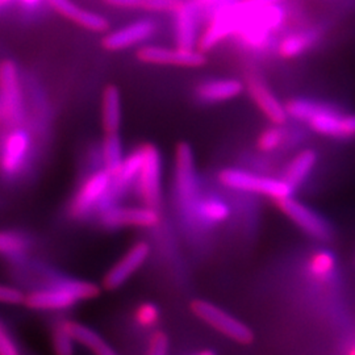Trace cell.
<instances>
[{
  "label": "cell",
  "mask_w": 355,
  "mask_h": 355,
  "mask_svg": "<svg viewBox=\"0 0 355 355\" xmlns=\"http://www.w3.org/2000/svg\"><path fill=\"white\" fill-rule=\"evenodd\" d=\"M101 295V287L87 280L61 278L49 287L26 295L24 304L33 311H62L82 300H91Z\"/></svg>",
  "instance_id": "6da1fadb"
},
{
  "label": "cell",
  "mask_w": 355,
  "mask_h": 355,
  "mask_svg": "<svg viewBox=\"0 0 355 355\" xmlns=\"http://www.w3.org/2000/svg\"><path fill=\"white\" fill-rule=\"evenodd\" d=\"M220 183L230 190L252 192L280 200L291 198L295 187L283 178L265 177L240 168H224L218 174Z\"/></svg>",
  "instance_id": "7a4b0ae2"
},
{
  "label": "cell",
  "mask_w": 355,
  "mask_h": 355,
  "mask_svg": "<svg viewBox=\"0 0 355 355\" xmlns=\"http://www.w3.org/2000/svg\"><path fill=\"white\" fill-rule=\"evenodd\" d=\"M190 308L191 312L196 318H200L207 325L212 327L232 341L241 345H250L253 343L254 334L252 329L240 320L225 312L223 308L202 299L191 302Z\"/></svg>",
  "instance_id": "3957f363"
},
{
  "label": "cell",
  "mask_w": 355,
  "mask_h": 355,
  "mask_svg": "<svg viewBox=\"0 0 355 355\" xmlns=\"http://www.w3.org/2000/svg\"><path fill=\"white\" fill-rule=\"evenodd\" d=\"M175 191L179 207L193 212L199 204V183L193 153L187 142H179L175 149Z\"/></svg>",
  "instance_id": "277c9868"
},
{
  "label": "cell",
  "mask_w": 355,
  "mask_h": 355,
  "mask_svg": "<svg viewBox=\"0 0 355 355\" xmlns=\"http://www.w3.org/2000/svg\"><path fill=\"white\" fill-rule=\"evenodd\" d=\"M142 155L139 173V192L144 205L159 209L162 203V159L155 145L144 144L139 148Z\"/></svg>",
  "instance_id": "5b68a950"
},
{
  "label": "cell",
  "mask_w": 355,
  "mask_h": 355,
  "mask_svg": "<svg viewBox=\"0 0 355 355\" xmlns=\"http://www.w3.org/2000/svg\"><path fill=\"white\" fill-rule=\"evenodd\" d=\"M0 104L3 121L10 125H17L24 114L23 92L17 66L11 60L0 62Z\"/></svg>",
  "instance_id": "8992f818"
},
{
  "label": "cell",
  "mask_w": 355,
  "mask_h": 355,
  "mask_svg": "<svg viewBox=\"0 0 355 355\" xmlns=\"http://www.w3.org/2000/svg\"><path fill=\"white\" fill-rule=\"evenodd\" d=\"M150 255V246L145 241L133 243L103 278V287L108 291L120 288L129 278L140 270Z\"/></svg>",
  "instance_id": "52a82bcc"
},
{
  "label": "cell",
  "mask_w": 355,
  "mask_h": 355,
  "mask_svg": "<svg viewBox=\"0 0 355 355\" xmlns=\"http://www.w3.org/2000/svg\"><path fill=\"white\" fill-rule=\"evenodd\" d=\"M101 223L108 228L121 227H137V228H153L161 223L159 211L144 205V207H110L104 209L101 215Z\"/></svg>",
  "instance_id": "ba28073f"
},
{
  "label": "cell",
  "mask_w": 355,
  "mask_h": 355,
  "mask_svg": "<svg viewBox=\"0 0 355 355\" xmlns=\"http://www.w3.org/2000/svg\"><path fill=\"white\" fill-rule=\"evenodd\" d=\"M282 214L287 216L292 223H295L299 228L304 230L308 236L318 241H327L331 236L329 225L311 208L300 203L293 198H286L275 200Z\"/></svg>",
  "instance_id": "9c48e42d"
},
{
  "label": "cell",
  "mask_w": 355,
  "mask_h": 355,
  "mask_svg": "<svg viewBox=\"0 0 355 355\" xmlns=\"http://www.w3.org/2000/svg\"><path fill=\"white\" fill-rule=\"evenodd\" d=\"M112 186V175L105 170H99L91 174L80 186L76 196L73 198L70 214L76 218H82L89 215V211L98 205L103 196Z\"/></svg>",
  "instance_id": "30bf717a"
},
{
  "label": "cell",
  "mask_w": 355,
  "mask_h": 355,
  "mask_svg": "<svg viewBox=\"0 0 355 355\" xmlns=\"http://www.w3.org/2000/svg\"><path fill=\"white\" fill-rule=\"evenodd\" d=\"M306 124L313 132L327 137L349 139L355 136V114H341L322 103Z\"/></svg>",
  "instance_id": "8fae6325"
},
{
  "label": "cell",
  "mask_w": 355,
  "mask_h": 355,
  "mask_svg": "<svg viewBox=\"0 0 355 355\" xmlns=\"http://www.w3.org/2000/svg\"><path fill=\"white\" fill-rule=\"evenodd\" d=\"M137 58L144 64H173L180 67H202L207 64L205 53L199 49H170L162 46H142Z\"/></svg>",
  "instance_id": "7c38bea8"
},
{
  "label": "cell",
  "mask_w": 355,
  "mask_h": 355,
  "mask_svg": "<svg viewBox=\"0 0 355 355\" xmlns=\"http://www.w3.org/2000/svg\"><path fill=\"white\" fill-rule=\"evenodd\" d=\"M245 89H248L254 104L266 116L267 120L271 121V124L283 125L287 121L288 114L286 107L278 101L272 91L268 89L261 76L255 74L248 76L245 80Z\"/></svg>",
  "instance_id": "4fadbf2b"
},
{
  "label": "cell",
  "mask_w": 355,
  "mask_h": 355,
  "mask_svg": "<svg viewBox=\"0 0 355 355\" xmlns=\"http://www.w3.org/2000/svg\"><path fill=\"white\" fill-rule=\"evenodd\" d=\"M155 29L157 26L153 20L135 21L104 36L102 40L103 48L108 51H124L152 37Z\"/></svg>",
  "instance_id": "5bb4252c"
},
{
  "label": "cell",
  "mask_w": 355,
  "mask_h": 355,
  "mask_svg": "<svg viewBox=\"0 0 355 355\" xmlns=\"http://www.w3.org/2000/svg\"><path fill=\"white\" fill-rule=\"evenodd\" d=\"M29 145V136L21 129H15L7 136L0 154V167L6 174L13 175L19 173L26 162Z\"/></svg>",
  "instance_id": "9a60e30c"
},
{
  "label": "cell",
  "mask_w": 355,
  "mask_h": 355,
  "mask_svg": "<svg viewBox=\"0 0 355 355\" xmlns=\"http://www.w3.org/2000/svg\"><path fill=\"white\" fill-rule=\"evenodd\" d=\"M51 8L76 26L91 32L105 33L110 29V21L98 13L79 8L71 0H46Z\"/></svg>",
  "instance_id": "2e32d148"
},
{
  "label": "cell",
  "mask_w": 355,
  "mask_h": 355,
  "mask_svg": "<svg viewBox=\"0 0 355 355\" xmlns=\"http://www.w3.org/2000/svg\"><path fill=\"white\" fill-rule=\"evenodd\" d=\"M245 83L239 79H214L198 86L196 95L205 103L228 102L241 95Z\"/></svg>",
  "instance_id": "e0dca14e"
},
{
  "label": "cell",
  "mask_w": 355,
  "mask_h": 355,
  "mask_svg": "<svg viewBox=\"0 0 355 355\" xmlns=\"http://www.w3.org/2000/svg\"><path fill=\"white\" fill-rule=\"evenodd\" d=\"M102 124L105 135L119 133L121 125V96L114 85H108L103 91Z\"/></svg>",
  "instance_id": "ac0fdd59"
},
{
  "label": "cell",
  "mask_w": 355,
  "mask_h": 355,
  "mask_svg": "<svg viewBox=\"0 0 355 355\" xmlns=\"http://www.w3.org/2000/svg\"><path fill=\"white\" fill-rule=\"evenodd\" d=\"M318 162V154L312 149H304L297 153L286 167L283 179L288 182L292 187H297L311 174Z\"/></svg>",
  "instance_id": "d6986e66"
},
{
  "label": "cell",
  "mask_w": 355,
  "mask_h": 355,
  "mask_svg": "<svg viewBox=\"0 0 355 355\" xmlns=\"http://www.w3.org/2000/svg\"><path fill=\"white\" fill-rule=\"evenodd\" d=\"M67 322H69V328H70V331H71L76 343L89 347L94 354L119 355L95 330L91 329L87 325L76 322V321H70V320H67Z\"/></svg>",
  "instance_id": "ffe728a7"
},
{
  "label": "cell",
  "mask_w": 355,
  "mask_h": 355,
  "mask_svg": "<svg viewBox=\"0 0 355 355\" xmlns=\"http://www.w3.org/2000/svg\"><path fill=\"white\" fill-rule=\"evenodd\" d=\"M177 16V46L180 49H195L196 44V28L195 13L192 4H184Z\"/></svg>",
  "instance_id": "44dd1931"
},
{
  "label": "cell",
  "mask_w": 355,
  "mask_h": 355,
  "mask_svg": "<svg viewBox=\"0 0 355 355\" xmlns=\"http://www.w3.org/2000/svg\"><path fill=\"white\" fill-rule=\"evenodd\" d=\"M104 3L119 8H142L154 12H177L184 0H103Z\"/></svg>",
  "instance_id": "7402d4cb"
},
{
  "label": "cell",
  "mask_w": 355,
  "mask_h": 355,
  "mask_svg": "<svg viewBox=\"0 0 355 355\" xmlns=\"http://www.w3.org/2000/svg\"><path fill=\"white\" fill-rule=\"evenodd\" d=\"M103 162L104 168L114 177L124 162L123 145L119 133L105 135L103 141Z\"/></svg>",
  "instance_id": "603a6c76"
},
{
  "label": "cell",
  "mask_w": 355,
  "mask_h": 355,
  "mask_svg": "<svg viewBox=\"0 0 355 355\" xmlns=\"http://www.w3.org/2000/svg\"><path fill=\"white\" fill-rule=\"evenodd\" d=\"M141 164H142V155L139 149L125 157L120 170L116 173V175L112 177V186H114V189L123 190L133 182L135 178L139 177Z\"/></svg>",
  "instance_id": "cb8c5ba5"
},
{
  "label": "cell",
  "mask_w": 355,
  "mask_h": 355,
  "mask_svg": "<svg viewBox=\"0 0 355 355\" xmlns=\"http://www.w3.org/2000/svg\"><path fill=\"white\" fill-rule=\"evenodd\" d=\"M308 271L312 278L325 282L333 277L336 268V258L328 250H318L312 254L308 261Z\"/></svg>",
  "instance_id": "d4e9b609"
},
{
  "label": "cell",
  "mask_w": 355,
  "mask_h": 355,
  "mask_svg": "<svg viewBox=\"0 0 355 355\" xmlns=\"http://www.w3.org/2000/svg\"><path fill=\"white\" fill-rule=\"evenodd\" d=\"M315 41L312 33H291L283 38L279 44V54L284 58H296L308 51Z\"/></svg>",
  "instance_id": "484cf974"
},
{
  "label": "cell",
  "mask_w": 355,
  "mask_h": 355,
  "mask_svg": "<svg viewBox=\"0 0 355 355\" xmlns=\"http://www.w3.org/2000/svg\"><path fill=\"white\" fill-rule=\"evenodd\" d=\"M53 350L55 355H74V337L69 328L67 320L57 322L53 329Z\"/></svg>",
  "instance_id": "4316f807"
},
{
  "label": "cell",
  "mask_w": 355,
  "mask_h": 355,
  "mask_svg": "<svg viewBox=\"0 0 355 355\" xmlns=\"http://www.w3.org/2000/svg\"><path fill=\"white\" fill-rule=\"evenodd\" d=\"M195 211L205 221L215 223V224L216 223L225 221L229 217V214H230L228 205L224 202L216 200V199L199 202Z\"/></svg>",
  "instance_id": "83f0119b"
},
{
  "label": "cell",
  "mask_w": 355,
  "mask_h": 355,
  "mask_svg": "<svg viewBox=\"0 0 355 355\" xmlns=\"http://www.w3.org/2000/svg\"><path fill=\"white\" fill-rule=\"evenodd\" d=\"M286 140V132L282 128V125H275L265 129L258 140H257V146L261 152L272 153L278 150L283 142Z\"/></svg>",
  "instance_id": "f1b7e54d"
},
{
  "label": "cell",
  "mask_w": 355,
  "mask_h": 355,
  "mask_svg": "<svg viewBox=\"0 0 355 355\" xmlns=\"http://www.w3.org/2000/svg\"><path fill=\"white\" fill-rule=\"evenodd\" d=\"M28 248L26 239L11 230H0V255H19Z\"/></svg>",
  "instance_id": "f546056e"
},
{
  "label": "cell",
  "mask_w": 355,
  "mask_h": 355,
  "mask_svg": "<svg viewBox=\"0 0 355 355\" xmlns=\"http://www.w3.org/2000/svg\"><path fill=\"white\" fill-rule=\"evenodd\" d=\"M135 320L141 328L149 329L158 324L159 321V308L153 303H142L136 308Z\"/></svg>",
  "instance_id": "4dcf8cb0"
},
{
  "label": "cell",
  "mask_w": 355,
  "mask_h": 355,
  "mask_svg": "<svg viewBox=\"0 0 355 355\" xmlns=\"http://www.w3.org/2000/svg\"><path fill=\"white\" fill-rule=\"evenodd\" d=\"M26 295L21 290L0 283V304L19 305L26 303Z\"/></svg>",
  "instance_id": "1f68e13d"
},
{
  "label": "cell",
  "mask_w": 355,
  "mask_h": 355,
  "mask_svg": "<svg viewBox=\"0 0 355 355\" xmlns=\"http://www.w3.org/2000/svg\"><path fill=\"white\" fill-rule=\"evenodd\" d=\"M168 354V338L166 333L157 330L154 331L149 341L146 355H167Z\"/></svg>",
  "instance_id": "d6a6232c"
},
{
  "label": "cell",
  "mask_w": 355,
  "mask_h": 355,
  "mask_svg": "<svg viewBox=\"0 0 355 355\" xmlns=\"http://www.w3.org/2000/svg\"><path fill=\"white\" fill-rule=\"evenodd\" d=\"M0 355H20L17 345L13 341L10 331L0 321Z\"/></svg>",
  "instance_id": "836d02e7"
},
{
  "label": "cell",
  "mask_w": 355,
  "mask_h": 355,
  "mask_svg": "<svg viewBox=\"0 0 355 355\" xmlns=\"http://www.w3.org/2000/svg\"><path fill=\"white\" fill-rule=\"evenodd\" d=\"M280 1L283 0H241V1H237V6L241 8L242 11H257L267 7L278 6Z\"/></svg>",
  "instance_id": "e575fe53"
},
{
  "label": "cell",
  "mask_w": 355,
  "mask_h": 355,
  "mask_svg": "<svg viewBox=\"0 0 355 355\" xmlns=\"http://www.w3.org/2000/svg\"><path fill=\"white\" fill-rule=\"evenodd\" d=\"M221 1H225V0H193L192 6L193 7H209V6H215Z\"/></svg>",
  "instance_id": "d590c367"
},
{
  "label": "cell",
  "mask_w": 355,
  "mask_h": 355,
  "mask_svg": "<svg viewBox=\"0 0 355 355\" xmlns=\"http://www.w3.org/2000/svg\"><path fill=\"white\" fill-rule=\"evenodd\" d=\"M8 1H11V0H0V7L1 6H4V4H7ZM23 4H26V6H29V7H32V6H36L40 0H20Z\"/></svg>",
  "instance_id": "8d00e7d4"
},
{
  "label": "cell",
  "mask_w": 355,
  "mask_h": 355,
  "mask_svg": "<svg viewBox=\"0 0 355 355\" xmlns=\"http://www.w3.org/2000/svg\"><path fill=\"white\" fill-rule=\"evenodd\" d=\"M195 355H216L215 353H214V352H212V350H208V349H207V350H202V352H199V353H198V354H195Z\"/></svg>",
  "instance_id": "74e56055"
},
{
  "label": "cell",
  "mask_w": 355,
  "mask_h": 355,
  "mask_svg": "<svg viewBox=\"0 0 355 355\" xmlns=\"http://www.w3.org/2000/svg\"><path fill=\"white\" fill-rule=\"evenodd\" d=\"M346 355H355V343H353V345L349 347V350H347Z\"/></svg>",
  "instance_id": "f35d334b"
},
{
  "label": "cell",
  "mask_w": 355,
  "mask_h": 355,
  "mask_svg": "<svg viewBox=\"0 0 355 355\" xmlns=\"http://www.w3.org/2000/svg\"><path fill=\"white\" fill-rule=\"evenodd\" d=\"M0 121H3V110H1V104H0Z\"/></svg>",
  "instance_id": "ab89813d"
}]
</instances>
